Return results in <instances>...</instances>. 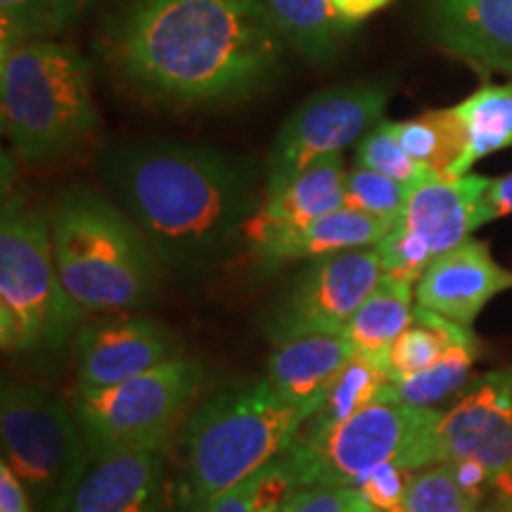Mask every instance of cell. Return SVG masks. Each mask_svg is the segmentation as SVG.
<instances>
[{
    "mask_svg": "<svg viewBox=\"0 0 512 512\" xmlns=\"http://www.w3.org/2000/svg\"><path fill=\"white\" fill-rule=\"evenodd\" d=\"M95 50L140 98L202 107L271 86L287 46L264 0H121L102 22Z\"/></svg>",
    "mask_w": 512,
    "mask_h": 512,
    "instance_id": "6da1fadb",
    "label": "cell"
},
{
    "mask_svg": "<svg viewBox=\"0 0 512 512\" xmlns=\"http://www.w3.org/2000/svg\"><path fill=\"white\" fill-rule=\"evenodd\" d=\"M95 178L143 230L166 271L197 278L230 259L266 190L252 157L176 140H119L95 157Z\"/></svg>",
    "mask_w": 512,
    "mask_h": 512,
    "instance_id": "7a4b0ae2",
    "label": "cell"
},
{
    "mask_svg": "<svg viewBox=\"0 0 512 512\" xmlns=\"http://www.w3.org/2000/svg\"><path fill=\"white\" fill-rule=\"evenodd\" d=\"M309 420L273 384L249 380L209 396L185 422L174 512H202L211 498L285 456Z\"/></svg>",
    "mask_w": 512,
    "mask_h": 512,
    "instance_id": "3957f363",
    "label": "cell"
},
{
    "mask_svg": "<svg viewBox=\"0 0 512 512\" xmlns=\"http://www.w3.org/2000/svg\"><path fill=\"white\" fill-rule=\"evenodd\" d=\"M50 238L64 290L86 316L136 311L157 297L162 259L102 190H62L50 207Z\"/></svg>",
    "mask_w": 512,
    "mask_h": 512,
    "instance_id": "277c9868",
    "label": "cell"
},
{
    "mask_svg": "<svg viewBox=\"0 0 512 512\" xmlns=\"http://www.w3.org/2000/svg\"><path fill=\"white\" fill-rule=\"evenodd\" d=\"M0 119L24 164L72 155L100 126L91 62L55 38L0 55Z\"/></svg>",
    "mask_w": 512,
    "mask_h": 512,
    "instance_id": "5b68a950",
    "label": "cell"
},
{
    "mask_svg": "<svg viewBox=\"0 0 512 512\" xmlns=\"http://www.w3.org/2000/svg\"><path fill=\"white\" fill-rule=\"evenodd\" d=\"M86 313L57 273L50 209L10 195L0 214V344L5 354L60 351Z\"/></svg>",
    "mask_w": 512,
    "mask_h": 512,
    "instance_id": "8992f818",
    "label": "cell"
},
{
    "mask_svg": "<svg viewBox=\"0 0 512 512\" xmlns=\"http://www.w3.org/2000/svg\"><path fill=\"white\" fill-rule=\"evenodd\" d=\"M439 420L434 408L375 399L328 432L299 434L285 458L299 489L356 486L384 463L418 472L437 465Z\"/></svg>",
    "mask_w": 512,
    "mask_h": 512,
    "instance_id": "52a82bcc",
    "label": "cell"
},
{
    "mask_svg": "<svg viewBox=\"0 0 512 512\" xmlns=\"http://www.w3.org/2000/svg\"><path fill=\"white\" fill-rule=\"evenodd\" d=\"M202 377L200 361L176 356L112 387H76L72 411L93 460L126 453L164 456L195 411Z\"/></svg>",
    "mask_w": 512,
    "mask_h": 512,
    "instance_id": "ba28073f",
    "label": "cell"
},
{
    "mask_svg": "<svg viewBox=\"0 0 512 512\" xmlns=\"http://www.w3.org/2000/svg\"><path fill=\"white\" fill-rule=\"evenodd\" d=\"M0 441L34 512H69L93 460L72 406L34 384L5 382Z\"/></svg>",
    "mask_w": 512,
    "mask_h": 512,
    "instance_id": "9c48e42d",
    "label": "cell"
},
{
    "mask_svg": "<svg viewBox=\"0 0 512 512\" xmlns=\"http://www.w3.org/2000/svg\"><path fill=\"white\" fill-rule=\"evenodd\" d=\"M392 91L389 79L342 83L323 88L294 107L275 133L264 164L266 195L278 192L311 164L356 145L384 119Z\"/></svg>",
    "mask_w": 512,
    "mask_h": 512,
    "instance_id": "30bf717a",
    "label": "cell"
},
{
    "mask_svg": "<svg viewBox=\"0 0 512 512\" xmlns=\"http://www.w3.org/2000/svg\"><path fill=\"white\" fill-rule=\"evenodd\" d=\"M382 280L375 247L313 259L278 294L264 330L273 344L309 335H342Z\"/></svg>",
    "mask_w": 512,
    "mask_h": 512,
    "instance_id": "8fae6325",
    "label": "cell"
},
{
    "mask_svg": "<svg viewBox=\"0 0 512 512\" xmlns=\"http://www.w3.org/2000/svg\"><path fill=\"white\" fill-rule=\"evenodd\" d=\"M460 458L482 463L496 498L512 505V366L479 377L441 413L437 465Z\"/></svg>",
    "mask_w": 512,
    "mask_h": 512,
    "instance_id": "7c38bea8",
    "label": "cell"
},
{
    "mask_svg": "<svg viewBox=\"0 0 512 512\" xmlns=\"http://www.w3.org/2000/svg\"><path fill=\"white\" fill-rule=\"evenodd\" d=\"M76 384L102 389L164 366L178 356V342L157 320L105 313L86 320L74 337Z\"/></svg>",
    "mask_w": 512,
    "mask_h": 512,
    "instance_id": "4fadbf2b",
    "label": "cell"
},
{
    "mask_svg": "<svg viewBox=\"0 0 512 512\" xmlns=\"http://www.w3.org/2000/svg\"><path fill=\"white\" fill-rule=\"evenodd\" d=\"M512 290V271L479 240H465L427 266L415 285V304L472 328L479 313L501 292Z\"/></svg>",
    "mask_w": 512,
    "mask_h": 512,
    "instance_id": "5bb4252c",
    "label": "cell"
},
{
    "mask_svg": "<svg viewBox=\"0 0 512 512\" xmlns=\"http://www.w3.org/2000/svg\"><path fill=\"white\" fill-rule=\"evenodd\" d=\"M489 185L491 178L477 174L425 178L411 188L399 226L415 235L437 259L491 221L486 207Z\"/></svg>",
    "mask_w": 512,
    "mask_h": 512,
    "instance_id": "9a60e30c",
    "label": "cell"
},
{
    "mask_svg": "<svg viewBox=\"0 0 512 512\" xmlns=\"http://www.w3.org/2000/svg\"><path fill=\"white\" fill-rule=\"evenodd\" d=\"M430 36L482 72L512 76V0H422Z\"/></svg>",
    "mask_w": 512,
    "mask_h": 512,
    "instance_id": "2e32d148",
    "label": "cell"
},
{
    "mask_svg": "<svg viewBox=\"0 0 512 512\" xmlns=\"http://www.w3.org/2000/svg\"><path fill=\"white\" fill-rule=\"evenodd\" d=\"M69 512H174V484L162 453L95 460Z\"/></svg>",
    "mask_w": 512,
    "mask_h": 512,
    "instance_id": "e0dca14e",
    "label": "cell"
},
{
    "mask_svg": "<svg viewBox=\"0 0 512 512\" xmlns=\"http://www.w3.org/2000/svg\"><path fill=\"white\" fill-rule=\"evenodd\" d=\"M394 226L375 216L342 207L328 216L294 228L268 230L249 240V247L261 266L280 268L292 261H313L323 256L375 247Z\"/></svg>",
    "mask_w": 512,
    "mask_h": 512,
    "instance_id": "ac0fdd59",
    "label": "cell"
},
{
    "mask_svg": "<svg viewBox=\"0 0 512 512\" xmlns=\"http://www.w3.org/2000/svg\"><path fill=\"white\" fill-rule=\"evenodd\" d=\"M354 356V347L344 335H309L275 344L268 356L266 380L278 394L309 413L318 408L323 394L339 370Z\"/></svg>",
    "mask_w": 512,
    "mask_h": 512,
    "instance_id": "d6986e66",
    "label": "cell"
},
{
    "mask_svg": "<svg viewBox=\"0 0 512 512\" xmlns=\"http://www.w3.org/2000/svg\"><path fill=\"white\" fill-rule=\"evenodd\" d=\"M344 181H347V164L342 155L325 157L311 164L278 192L264 197L259 214L247 228V242L268 230L304 226V223L342 209Z\"/></svg>",
    "mask_w": 512,
    "mask_h": 512,
    "instance_id": "ffe728a7",
    "label": "cell"
},
{
    "mask_svg": "<svg viewBox=\"0 0 512 512\" xmlns=\"http://www.w3.org/2000/svg\"><path fill=\"white\" fill-rule=\"evenodd\" d=\"M285 46L313 64H330L354 27L337 15L332 0H264Z\"/></svg>",
    "mask_w": 512,
    "mask_h": 512,
    "instance_id": "44dd1931",
    "label": "cell"
},
{
    "mask_svg": "<svg viewBox=\"0 0 512 512\" xmlns=\"http://www.w3.org/2000/svg\"><path fill=\"white\" fill-rule=\"evenodd\" d=\"M413 297L415 287L382 275L342 332L356 354L373 358L389 370V349L415 318Z\"/></svg>",
    "mask_w": 512,
    "mask_h": 512,
    "instance_id": "7402d4cb",
    "label": "cell"
},
{
    "mask_svg": "<svg viewBox=\"0 0 512 512\" xmlns=\"http://www.w3.org/2000/svg\"><path fill=\"white\" fill-rule=\"evenodd\" d=\"M394 133L403 150L427 174L434 178H458V164L467 150V133L456 107L394 121Z\"/></svg>",
    "mask_w": 512,
    "mask_h": 512,
    "instance_id": "603a6c76",
    "label": "cell"
},
{
    "mask_svg": "<svg viewBox=\"0 0 512 512\" xmlns=\"http://www.w3.org/2000/svg\"><path fill=\"white\" fill-rule=\"evenodd\" d=\"M456 112L467 133L458 176H465L479 159L512 147V81L484 83L456 105Z\"/></svg>",
    "mask_w": 512,
    "mask_h": 512,
    "instance_id": "cb8c5ba5",
    "label": "cell"
},
{
    "mask_svg": "<svg viewBox=\"0 0 512 512\" xmlns=\"http://www.w3.org/2000/svg\"><path fill=\"white\" fill-rule=\"evenodd\" d=\"M389 380V370L375 363L373 358L356 354L349 358L347 366L339 370L335 380L323 394L318 408L306 420L299 434H320L337 427L339 422L349 420L351 415L373 403L380 396L382 387Z\"/></svg>",
    "mask_w": 512,
    "mask_h": 512,
    "instance_id": "d4e9b609",
    "label": "cell"
},
{
    "mask_svg": "<svg viewBox=\"0 0 512 512\" xmlns=\"http://www.w3.org/2000/svg\"><path fill=\"white\" fill-rule=\"evenodd\" d=\"M479 356L477 337L467 335L453 344L432 368L422 370L418 375L396 377L387 380L377 399H389L406 406L432 408V403L444 401L446 396L456 394L470 377V370Z\"/></svg>",
    "mask_w": 512,
    "mask_h": 512,
    "instance_id": "484cf974",
    "label": "cell"
},
{
    "mask_svg": "<svg viewBox=\"0 0 512 512\" xmlns=\"http://www.w3.org/2000/svg\"><path fill=\"white\" fill-rule=\"evenodd\" d=\"M470 328L415 304V318L389 349V380L418 375L432 368L453 344L470 335Z\"/></svg>",
    "mask_w": 512,
    "mask_h": 512,
    "instance_id": "4316f807",
    "label": "cell"
},
{
    "mask_svg": "<svg viewBox=\"0 0 512 512\" xmlns=\"http://www.w3.org/2000/svg\"><path fill=\"white\" fill-rule=\"evenodd\" d=\"M297 479L285 456L261 467L245 482L230 486L221 496L211 498L202 512H280L294 491Z\"/></svg>",
    "mask_w": 512,
    "mask_h": 512,
    "instance_id": "83f0119b",
    "label": "cell"
},
{
    "mask_svg": "<svg viewBox=\"0 0 512 512\" xmlns=\"http://www.w3.org/2000/svg\"><path fill=\"white\" fill-rule=\"evenodd\" d=\"M72 27L60 0H0V55Z\"/></svg>",
    "mask_w": 512,
    "mask_h": 512,
    "instance_id": "f1b7e54d",
    "label": "cell"
},
{
    "mask_svg": "<svg viewBox=\"0 0 512 512\" xmlns=\"http://www.w3.org/2000/svg\"><path fill=\"white\" fill-rule=\"evenodd\" d=\"M411 185L396 181L380 174V171L366 169V166H351L344 181V207L361 211V214L375 216L389 226L401 221L406 209Z\"/></svg>",
    "mask_w": 512,
    "mask_h": 512,
    "instance_id": "f546056e",
    "label": "cell"
},
{
    "mask_svg": "<svg viewBox=\"0 0 512 512\" xmlns=\"http://www.w3.org/2000/svg\"><path fill=\"white\" fill-rule=\"evenodd\" d=\"M354 159L356 166L380 171V174L396 178V181L411 185V188L425 181V178H434L403 150L394 133V121L387 119H382L380 124L370 128L366 136L358 140Z\"/></svg>",
    "mask_w": 512,
    "mask_h": 512,
    "instance_id": "4dcf8cb0",
    "label": "cell"
},
{
    "mask_svg": "<svg viewBox=\"0 0 512 512\" xmlns=\"http://www.w3.org/2000/svg\"><path fill=\"white\" fill-rule=\"evenodd\" d=\"M484 503L489 501H477L458 484L451 465L439 463L415 472L403 512H465Z\"/></svg>",
    "mask_w": 512,
    "mask_h": 512,
    "instance_id": "1f68e13d",
    "label": "cell"
},
{
    "mask_svg": "<svg viewBox=\"0 0 512 512\" xmlns=\"http://www.w3.org/2000/svg\"><path fill=\"white\" fill-rule=\"evenodd\" d=\"M375 252L380 256L382 275L411 287L420 283L422 273L434 261L430 249L422 245L415 235L408 233V230H403L399 223L377 242Z\"/></svg>",
    "mask_w": 512,
    "mask_h": 512,
    "instance_id": "d6a6232c",
    "label": "cell"
},
{
    "mask_svg": "<svg viewBox=\"0 0 512 512\" xmlns=\"http://www.w3.org/2000/svg\"><path fill=\"white\" fill-rule=\"evenodd\" d=\"M413 475V470L399 463H384L370 470L356 486L375 512H403Z\"/></svg>",
    "mask_w": 512,
    "mask_h": 512,
    "instance_id": "836d02e7",
    "label": "cell"
},
{
    "mask_svg": "<svg viewBox=\"0 0 512 512\" xmlns=\"http://www.w3.org/2000/svg\"><path fill=\"white\" fill-rule=\"evenodd\" d=\"M280 512H375L358 486H304Z\"/></svg>",
    "mask_w": 512,
    "mask_h": 512,
    "instance_id": "e575fe53",
    "label": "cell"
},
{
    "mask_svg": "<svg viewBox=\"0 0 512 512\" xmlns=\"http://www.w3.org/2000/svg\"><path fill=\"white\" fill-rule=\"evenodd\" d=\"M0 512H34L27 489L5 460L0 463Z\"/></svg>",
    "mask_w": 512,
    "mask_h": 512,
    "instance_id": "d590c367",
    "label": "cell"
},
{
    "mask_svg": "<svg viewBox=\"0 0 512 512\" xmlns=\"http://www.w3.org/2000/svg\"><path fill=\"white\" fill-rule=\"evenodd\" d=\"M392 3L394 0H332L337 15L347 24H351V27L366 22L368 17H373L375 12L389 8Z\"/></svg>",
    "mask_w": 512,
    "mask_h": 512,
    "instance_id": "8d00e7d4",
    "label": "cell"
},
{
    "mask_svg": "<svg viewBox=\"0 0 512 512\" xmlns=\"http://www.w3.org/2000/svg\"><path fill=\"white\" fill-rule=\"evenodd\" d=\"M486 207H489L491 221L512 214V174L491 178L489 192H486Z\"/></svg>",
    "mask_w": 512,
    "mask_h": 512,
    "instance_id": "74e56055",
    "label": "cell"
},
{
    "mask_svg": "<svg viewBox=\"0 0 512 512\" xmlns=\"http://www.w3.org/2000/svg\"><path fill=\"white\" fill-rule=\"evenodd\" d=\"M60 5L64 8V12H67L69 19H72V24L79 19L83 12H86L88 8H93L95 0H60Z\"/></svg>",
    "mask_w": 512,
    "mask_h": 512,
    "instance_id": "f35d334b",
    "label": "cell"
},
{
    "mask_svg": "<svg viewBox=\"0 0 512 512\" xmlns=\"http://www.w3.org/2000/svg\"><path fill=\"white\" fill-rule=\"evenodd\" d=\"M465 512H512V505L501 501V498H491L489 503L479 505V508H472V510H465Z\"/></svg>",
    "mask_w": 512,
    "mask_h": 512,
    "instance_id": "ab89813d",
    "label": "cell"
}]
</instances>
